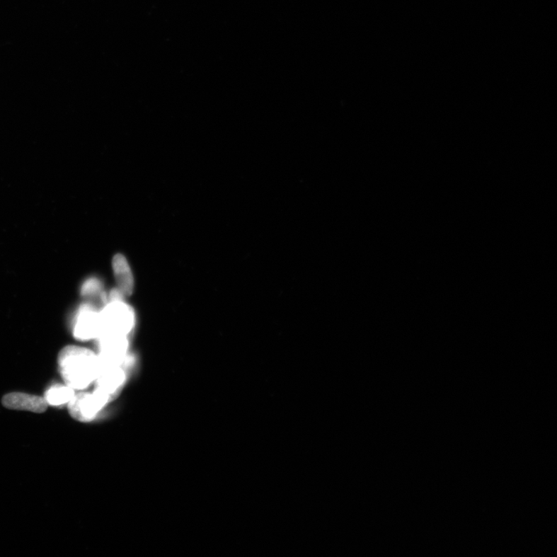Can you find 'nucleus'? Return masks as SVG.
<instances>
[{"mask_svg": "<svg viewBox=\"0 0 557 557\" xmlns=\"http://www.w3.org/2000/svg\"><path fill=\"white\" fill-rule=\"evenodd\" d=\"M58 369L66 385L74 390H83L96 382L101 362L98 355L86 348L70 345L58 355Z\"/></svg>", "mask_w": 557, "mask_h": 557, "instance_id": "nucleus-1", "label": "nucleus"}, {"mask_svg": "<svg viewBox=\"0 0 557 557\" xmlns=\"http://www.w3.org/2000/svg\"><path fill=\"white\" fill-rule=\"evenodd\" d=\"M123 296L118 289L110 294V302L101 312V335L128 337L134 326L135 316L131 307L122 302Z\"/></svg>", "mask_w": 557, "mask_h": 557, "instance_id": "nucleus-2", "label": "nucleus"}, {"mask_svg": "<svg viewBox=\"0 0 557 557\" xmlns=\"http://www.w3.org/2000/svg\"><path fill=\"white\" fill-rule=\"evenodd\" d=\"M102 320L101 312L94 307L85 305L77 315L74 326V338L81 340L97 338L101 333Z\"/></svg>", "mask_w": 557, "mask_h": 557, "instance_id": "nucleus-3", "label": "nucleus"}, {"mask_svg": "<svg viewBox=\"0 0 557 557\" xmlns=\"http://www.w3.org/2000/svg\"><path fill=\"white\" fill-rule=\"evenodd\" d=\"M69 403L71 415L79 421L93 420L104 409L97 398L89 393L74 395Z\"/></svg>", "mask_w": 557, "mask_h": 557, "instance_id": "nucleus-4", "label": "nucleus"}, {"mask_svg": "<svg viewBox=\"0 0 557 557\" xmlns=\"http://www.w3.org/2000/svg\"><path fill=\"white\" fill-rule=\"evenodd\" d=\"M3 405L8 409L44 413L47 409L45 397L23 393H11L6 395L2 400Z\"/></svg>", "mask_w": 557, "mask_h": 557, "instance_id": "nucleus-5", "label": "nucleus"}, {"mask_svg": "<svg viewBox=\"0 0 557 557\" xmlns=\"http://www.w3.org/2000/svg\"><path fill=\"white\" fill-rule=\"evenodd\" d=\"M113 265L118 290L123 297L130 296L134 291V282L126 258L121 254L115 255Z\"/></svg>", "mask_w": 557, "mask_h": 557, "instance_id": "nucleus-6", "label": "nucleus"}, {"mask_svg": "<svg viewBox=\"0 0 557 557\" xmlns=\"http://www.w3.org/2000/svg\"><path fill=\"white\" fill-rule=\"evenodd\" d=\"M74 395V390L69 386L56 385L47 391L45 398L48 405L61 406L69 403Z\"/></svg>", "mask_w": 557, "mask_h": 557, "instance_id": "nucleus-7", "label": "nucleus"}, {"mask_svg": "<svg viewBox=\"0 0 557 557\" xmlns=\"http://www.w3.org/2000/svg\"><path fill=\"white\" fill-rule=\"evenodd\" d=\"M101 284L97 279H89L81 288V294L84 296L93 295L99 292L101 289Z\"/></svg>", "mask_w": 557, "mask_h": 557, "instance_id": "nucleus-8", "label": "nucleus"}]
</instances>
